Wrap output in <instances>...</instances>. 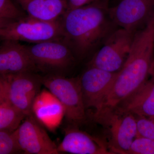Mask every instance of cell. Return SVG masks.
<instances>
[{
	"label": "cell",
	"mask_w": 154,
	"mask_h": 154,
	"mask_svg": "<svg viewBox=\"0 0 154 154\" xmlns=\"http://www.w3.org/2000/svg\"><path fill=\"white\" fill-rule=\"evenodd\" d=\"M108 2L99 0L68 10L62 17L63 38L77 60L93 55L119 28L110 18Z\"/></svg>",
	"instance_id": "6da1fadb"
},
{
	"label": "cell",
	"mask_w": 154,
	"mask_h": 154,
	"mask_svg": "<svg viewBox=\"0 0 154 154\" xmlns=\"http://www.w3.org/2000/svg\"><path fill=\"white\" fill-rule=\"evenodd\" d=\"M154 61V17L143 29L136 32L129 55L107 92L100 110H114L148 79Z\"/></svg>",
	"instance_id": "7a4b0ae2"
},
{
	"label": "cell",
	"mask_w": 154,
	"mask_h": 154,
	"mask_svg": "<svg viewBox=\"0 0 154 154\" xmlns=\"http://www.w3.org/2000/svg\"><path fill=\"white\" fill-rule=\"evenodd\" d=\"M62 17L45 21L26 15L13 21H0V38L36 44L63 38Z\"/></svg>",
	"instance_id": "3957f363"
},
{
	"label": "cell",
	"mask_w": 154,
	"mask_h": 154,
	"mask_svg": "<svg viewBox=\"0 0 154 154\" xmlns=\"http://www.w3.org/2000/svg\"><path fill=\"white\" fill-rule=\"evenodd\" d=\"M42 85L49 90L63 106L65 116L71 125L79 126L86 120V108L79 77L68 78L63 75L41 76Z\"/></svg>",
	"instance_id": "277c9868"
},
{
	"label": "cell",
	"mask_w": 154,
	"mask_h": 154,
	"mask_svg": "<svg viewBox=\"0 0 154 154\" xmlns=\"http://www.w3.org/2000/svg\"><path fill=\"white\" fill-rule=\"evenodd\" d=\"M27 47L38 72L45 75H63L77 61L72 50L63 40L44 42Z\"/></svg>",
	"instance_id": "5b68a950"
},
{
	"label": "cell",
	"mask_w": 154,
	"mask_h": 154,
	"mask_svg": "<svg viewBox=\"0 0 154 154\" xmlns=\"http://www.w3.org/2000/svg\"><path fill=\"white\" fill-rule=\"evenodd\" d=\"M135 33L124 28H117L92 55L88 66L111 72L119 71L129 55Z\"/></svg>",
	"instance_id": "8992f818"
},
{
	"label": "cell",
	"mask_w": 154,
	"mask_h": 154,
	"mask_svg": "<svg viewBox=\"0 0 154 154\" xmlns=\"http://www.w3.org/2000/svg\"><path fill=\"white\" fill-rule=\"evenodd\" d=\"M41 76L35 72L0 75V91L26 116L32 114L33 101L40 92Z\"/></svg>",
	"instance_id": "52a82bcc"
},
{
	"label": "cell",
	"mask_w": 154,
	"mask_h": 154,
	"mask_svg": "<svg viewBox=\"0 0 154 154\" xmlns=\"http://www.w3.org/2000/svg\"><path fill=\"white\" fill-rule=\"evenodd\" d=\"M94 121L106 126L111 135L110 150L115 154H125L138 135L136 116L114 109L93 115Z\"/></svg>",
	"instance_id": "ba28073f"
},
{
	"label": "cell",
	"mask_w": 154,
	"mask_h": 154,
	"mask_svg": "<svg viewBox=\"0 0 154 154\" xmlns=\"http://www.w3.org/2000/svg\"><path fill=\"white\" fill-rule=\"evenodd\" d=\"M109 13L118 27L136 33L146 27L154 17V0H121L109 8Z\"/></svg>",
	"instance_id": "9c48e42d"
},
{
	"label": "cell",
	"mask_w": 154,
	"mask_h": 154,
	"mask_svg": "<svg viewBox=\"0 0 154 154\" xmlns=\"http://www.w3.org/2000/svg\"><path fill=\"white\" fill-rule=\"evenodd\" d=\"M117 72L88 66V68L79 77L86 110L93 108L94 113L100 110Z\"/></svg>",
	"instance_id": "30bf717a"
},
{
	"label": "cell",
	"mask_w": 154,
	"mask_h": 154,
	"mask_svg": "<svg viewBox=\"0 0 154 154\" xmlns=\"http://www.w3.org/2000/svg\"><path fill=\"white\" fill-rule=\"evenodd\" d=\"M19 145L23 153L57 154V146L33 113L25 119L17 129Z\"/></svg>",
	"instance_id": "8fae6325"
},
{
	"label": "cell",
	"mask_w": 154,
	"mask_h": 154,
	"mask_svg": "<svg viewBox=\"0 0 154 154\" xmlns=\"http://www.w3.org/2000/svg\"><path fill=\"white\" fill-rule=\"evenodd\" d=\"M38 72L27 48L19 42L5 40L0 45V75Z\"/></svg>",
	"instance_id": "7c38bea8"
},
{
	"label": "cell",
	"mask_w": 154,
	"mask_h": 154,
	"mask_svg": "<svg viewBox=\"0 0 154 154\" xmlns=\"http://www.w3.org/2000/svg\"><path fill=\"white\" fill-rule=\"evenodd\" d=\"M64 133L63 140L57 146L59 153L114 154L102 139L80 130L78 126L67 127Z\"/></svg>",
	"instance_id": "4fadbf2b"
},
{
	"label": "cell",
	"mask_w": 154,
	"mask_h": 154,
	"mask_svg": "<svg viewBox=\"0 0 154 154\" xmlns=\"http://www.w3.org/2000/svg\"><path fill=\"white\" fill-rule=\"evenodd\" d=\"M150 76L115 109L136 116L154 118V73Z\"/></svg>",
	"instance_id": "5bb4252c"
},
{
	"label": "cell",
	"mask_w": 154,
	"mask_h": 154,
	"mask_svg": "<svg viewBox=\"0 0 154 154\" xmlns=\"http://www.w3.org/2000/svg\"><path fill=\"white\" fill-rule=\"evenodd\" d=\"M32 111L40 123L51 131L57 128L65 116L64 109L59 100L45 90L39 92L34 99Z\"/></svg>",
	"instance_id": "9a60e30c"
},
{
	"label": "cell",
	"mask_w": 154,
	"mask_h": 154,
	"mask_svg": "<svg viewBox=\"0 0 154 154\" xmlns=\"http://www.w3.org/2000/svg\"><path fill=\"white\" fill-rule=\"evenodd\" d=\"M28 16L45 21L60 19L68 9V0H14Z\"/></svg>",
	"instance_id": "2e32d148"
},
{
	"label": "cell",
	"mask_w": 154,
	"mask_h": 154,
	"mask_svg": "<svg viewBox=\"0 0 154 154\" xmlns=\"http://www.w3.org/2000/svg\"><path fill=\"white\" fill-rule=\"evenodd\" d=\"M26 116L11 103L7 95L0 94V130H16Z\"/></svg>",
	"instance_id": "e0dca14e"
},
{
	"label": "cell",
	"mask_w": 154,
	"mask_h": 154,
	"mask_svg": "<svg viewBox=\"0 0 154 154\" xmlns=\"http://www.w3.org/2000/svg\"><path fill=\"white\" fill-rule=\"evenodd\" d=\"M23 152L17 137V130L13 131L0 130V154H13Z\"/></svg>",
	"instance_id": "ac0fdd59"
},
{
	"label": "cell",
	"mask_w": 154,
	"mask_h": 154,
	"mask_svg": "<svg viewBox=\"0 0 154 154\" xmlns=\"http://www.w3.org/2000/svg\"><path fill=\"white\" fill-rule=\"evenodd\" d=\"M27 14L14 0H0V21H13Z\"/></svg>",
	"instance_id": "d6986e66"
},
{
	"label": "cell",
	"mask_w": 154,
	"mask_h": 154,
	"mask_svg": "<svg viewBox=\"0 0 154 154\" xmlns=\"http://www.w3.org/2000/svg\"><path fill=\"white\" fill-rule=\"evenodd\" d=\"M125 154H154V140L138 136Z\"/></svg>",
	"instance_id": "ffe728a7"
},
{
	"label": "cell",
	"mask_w": 154,
	"mask_h": 154,
	"mask_svg": "<svg viewBox=\"0 0 154 154\" xmlns=\"http://www.w3.org/2000/svg\"><path fill=\"white\" fill-rule=\"evenodd\" d=\"M138 136L154 140V118L136 116Z\"/></svg>",
	"instance_id": "44dd1931"
},
{
	"label": "cell",
	"mask_w": 154,
	"mask_h": 154,
	"mask_svg": "<svg viewBox=\"0 0 154 154\" xmlns=\"http://www.w3.org/2000/svg\"><path fill=\"white\" fill-rule=\"evenodd\" d=\"M99 0H68V10L86 5Z\"/></svg>",
	"instance_id": "7402d4cb"
},
{
	"label": "cell",
	"mask_w": 154,
	"mask_h": 154,
	"mask_svg": "<svg viewBox=\"0 0 154 154\" xmlns=\"http://www.w3.org/2000/svg\"><path fill=\"white\" fill-rule=\"evenodd\" d=\"M154 72V61L153 64L152 68V73Z\"/></svg>",
	"instance_id": "603a6c76"
},
{
	"label": "cell",
	"mask_w": 154,
	"mask_h": 154,
	"mask_svg": "<svg viewBox=\"0 0 154 154\" xmlns=\"http://www.w3.org/2000/svg\"><path fill=\"white\" fill-rule=\"evenodd\" d=\"M105 1H107V2H108V1H109V0H105Z\"/></svg>",
	"instance_id": "cb8c5ba5"
}]
</instances>
